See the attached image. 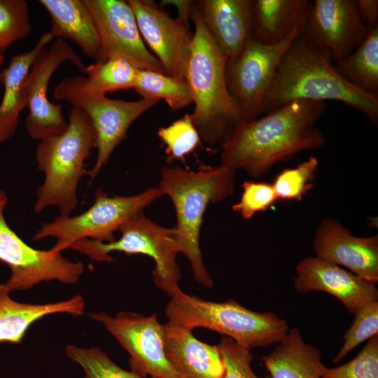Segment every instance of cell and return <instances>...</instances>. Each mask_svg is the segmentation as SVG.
Instances as JSON below:
<instances>
[{
  "instance_id": "4fadbf2b",
  "label": "cell",
  "mask_w": 378,
  "mask_h": 378,
  "mask_svg": "<svg viewBox=\"0 0 378 378\" xmlns=\"http://www.w3.org/2000/svg\"><path fill=\"white\" fill-rule=\"evenodd\" d=\"M89 316L101 323L128 352L132 371L145 377L181 378L166 358L163 325L156 314L146 316L120 312L115 316L102 312Z\"/></svg>"
},
{
  "instance_id": "d590c367",
  "label": "cell",
  "mask_w": 378,
  "mask_h": 378,
  "mask_svg": "<svg viewBox=\"0 0 378 378\" xmlns=\"http://www.w3.org/2000/svg\"><path fill=\"white\" fill-rule=\"evenodd\" d=\"M218 347L224 365L223 378H260L251 366L253 359L251 350L226 336H222Z\"/></svg>"
},
{
  "instance_id": "cb8c5ba5",
  "label": "cell",
  "mask_w": 378,
  "mask_h": 378,
  "mask_svg": "<svg viewBox=\"0 0 378 378\" xmlns=\"http://www.w3.org/2000/svg\"><path fill=\"white\" fill-rule=\"evenodd\" d=\"M85 302L76 295L56 303L31 304L13 300L4 284H0V342L20 344L29 327L36 321L52 314L68 313L80 316Z\"/></svg>"
},
{
  "instance_id": "5bb4252c",
  "label": "cell",
  "mask_w": 378,
  "mask_h": 378,
  "mask_svg": "<svg viewBox=\"0 0 378 378\" xmlns=\"http://www.w3.org/2000/svg\"><path fill=\"white\" fill-rule=\"evenodd\" d=\"M83 1L98 31L102 60L119 57L139 70L166 74L160 62L145 45L134 12L127 1Z\"/></svg>"
},
{
  "instance_id": "8fae6325",
  "label": "cell",
  "mask_w": 378,
  "mask_h": 378,
  "mask_svg": "<svg viewBox=\"0 0 378 378\" xmlns=\"http://www.w3.org/2000/svg\"><path fill=\"white\" fill-rule=\"evenodd\" d=\"M307 15L278 43L268 45L251 37L236 60L227 63L228 89L238 103L244 121L261 115L267 90L289 46L303 31Z\"/></svg>"
},
{
  "instance_id": "f546056e",
  "label": "cell",
  "mask_w": 378,
  "mask_h": 378,
  "mask_svg": "<svg viewBox=\"0 0 378 378\" xmlns=\"http://www.w3.org/2000/svg\"><path fill=\"white\" fill-rule=\"evenodd\" d=\"M318 167L317 158L310 156L296 167L282 170L272 183L278 200H302L313 187Z\"/></svg>"
},
{
  "instance_id": "8d00e7d4",
  "label": "cell",
  "mask_w": 378,
  "mask_h": 378,
  "mask_svg": "<svg viewBox=\"0 0 378 378\" xmlns=\"http://www.w3.org/2000/svg\"><path fill=\"white\" fill-rule=\"evenodd\" d=\"M358 15L369 29L378 26V1L356 0Z\"/></svg>"
},
{
  "instance_id": "ffe728a7",
  "label": "cell",
  "mask_w": 378,
  "mask_h": 378,
  "mask_svg": "<svg viewBox=\"0 0 378 378\" xmlns=\"http://www.w3.org/2000/svg\"><path fill=\"white\" fill-rule=\"evenodd\" d=\"M199 5L203 20L227 63L234 62L253 36L252 1L203 0Z\"/></svg>"
},
{
  "instance_id": "ac0fdd59",
  "label": "cell",
  "mask_w": 378,
  "mask_h": 378,
  "mask_svg": "<svg viewBox=\"0 0 378 378\" xmlns=\"http://www.w3.org/2000/svg\"><path fill=\"white\" fill-rule=\"evenodd\" d=\"M295 273L294 286L298 292L328 293L354 315L368 303L378 300L376 284L317 256L302 259L296 266Z\"/></svg>"
},
{
  "instance_id": "2e32d148",
  "label": "cell",
  "mask_w": 378,
  "mask_h": 378,
  "mask_svg": "<svg viewBox=\"0 0 378 378\" xmlns=\"http://www.w3.org/2000/svg\"><path fill=\"white\" fill-rule=\"evenodd\" d=\"M136 18L142 39L167 74L185 80L192 36L188 22L174 19L151 1H127Z\"/></svg>"
},
{
  "instance_id": "e575fe53",
  "label": "cell",
  "mask_w": 378,
  "mask_h": 378,
  "mask_svg": "<svg viewBox=\"0 0 378 378\" xmlns=\"http://www.w3.org/2000/svg\"><path fill=\"white\" fill-rule=\"evenodd\" d=\"M242 188L241 199L233 204L232 209L246 220L258 212L266 211L278 200L272 184L246 181Z\"/></svg>"
},
{
  "instance_id": "4dcf8cb0",
  "label": "cell",
  "mask_w": 378,
  "mask_h": 378,
  "mask_svg": "<svg viewBox=\"0 0 378 378\" xmlns=\"http://www.w3.org/2000/svg\"><path fill=\"white\" fill-rule=\"evenodd\" d=\"M31 30L25 0H0V55L13 43L27 37Z\"/></svg>"
},
{
  "instance_id": "d6a6232c",
  "label": "cell",
  "mask_w": 378,
  "mask_h": 378,
  "mask_svg": "<svg viewBox=\"0 0 378 378\" xmlns=\"http://www.w3.org/2000/svg\"><path fill=\"white\" fill-rule=\"evenodd\" d=\"M354 316L351 326L343 337L344 344L332 359L334 363H339L352 349L378 333V300L368 303Z\"/></svg>"
},
{
  "instance_id": "5b68a950",
  "label": "cell",
  "mask_w": 378,
  "mask_h": 378,
  "mask_svg": "<svg viewBox=\"0 0 378 378\" xmlns=\"http://www.w3.org/2000/svg\"><path fill=\"white\" fill-rule=\"evenodd\" d=\"M67 121L62 133L43 139L36 147L37 167L45 178L36 191V213L56 206L59 216L65 217L78 206V185L88 174L85 161L95 148L96 134L88 116L78 108L71 107Z\"/></svg>"
},
{
  "instance_id": "74e56055",
  "label": "cell",
  "mask_w": 378,
  "mask_h": 378,
  "mask_svg": "<svg viewBox=\"0 0 378 378\" xmlns=\"http://www.w3.org/2000/svg\"><path fill=\"white\" fill-rule=\"evenodd\" d=\"M162 4L164 5H173L176 8L178 18L188 22V20L191 15L192 10V3L190 1H162Z\"/></svg>"
},
{
  "instance_id": "7c38bea8",
  "label": "cell",
  "mask_w": 378,
  "mask_h": 378,
  "mask_svg": "<svg viewBox=\"0 0 378 378\" xmlns=\"http://www.w3.org/2000/svg\"><path fill=\"white\" fill-rule=\"evenodd\" d=\"M64 62H69L84 73L86 66L80 57L64 40L56 38L49 48H43L35 58L24 83L25 120L27 133L34 140L62 133L68 121L61 104L50 102L48 89L51 77Z\"/></svg>"
},
{
  "instance_id": "d4e9b609",
  "label": "cell",
  "mask_w": 378,
  "mask_h": 378,
  "mask_svg": "<svg viewBox=\"0 0 378 378\" xmlns=\"http://www.w3.org/2000/svg\"><path fill=\"white\" fill-rule=\"evenodd\" d=\"M309 0H254L253 37L272 45L285 39L309 13Z\"/></svg>"
},
{
  "instance_id": "9c48e42d",
  "label": "cell",
  "mask_w": 378,
  "mask_h": 378,
  "mask_svg": "<svg viewBox=\"0 0 378 378\" xmlns=\"http://www.w3.org/2000/svg\"><path fill=\"white\" fill-rule=\"evenodd\" d=\"M56 100L66 101L90 118L96 134L97 158L88 171L94 179L108 162L115 148L126 138L132 124L159 101L141 99L123 101L108 98L90 89L84 76H65L55 88Z\"/></svg>"
},
{
  "instance_id": "f35d334b",
  "label": "cell",
  "mask_w": 378,
  "mask_h": 378,
  "mask_svg": "<svg viewBox=\"0 0 378 378\" xmlns=\"http://www.w3.org/2000/svg\"><path fill=\"white\" fill-rule=\"evenodd\" d=\"M3 62H4V56L0 55V66L3 64ZM0 83H1V80H0Z\"/></svg>"
},
{
  "instance_id": "d6986e66",
  "label": "cell",
  "mask_w": 378,
  "mask_h": 378,
  "mask_svg": "<svg viewBox=\"0 0 378 378\" xmlns=\"http://www.w3.org/2000/svg\"><path fill=\"white\" fill-rule=\"evenodd\" d=\"M166 358L181 378H223L218 345L201 342L191 331L168 321L163 324Z\"/></svg>"
},
{
  "instance_id": "4316f807",
  "label": "cell",
  "mask_w": 378,
  "mask_h": 378,
  "mask_svg": "<svg viewBox=\"0 0 378 378\" xmlns=\"http://www.w3.org/2000/svg\"><path fill=\"white\" fill-rule=\"evenodd\" d=\"M133 89L142 99H163L174 111L192 103L186 80L150 70H139Z\"/></svg>"
},
{
  "instance_id": "30bf717a",
  "label": "cell",
  "mask_w": 378,
  "mask_h": 378,
  "mask_svg": "<svg viewBox=\"0 0 378 378\" xmlns=\"http://www.w3.org/2000/svg\"><path fill=\"white\" fill-rule=\"evenodd\" d=\"M8 202L0 189V261L10 269L11 274L4 284L10 293L24 290L42 282L57 280L74 284L84 272L80 262L65 258L61 252L36 249L25 243L7 223L4 212Z\"/></svg>"
},
{
  "instance_id": "6da1fadb",
  "label": "cell",
  "mask_w": 378,
  "mask_h": 378,
  "mask_svg": "<svg viewBox=\"0 0 378 378\" xmlns=\"http://www.w3.org/2000/svg\"><path fill=\"white\" fill-rule=\"evenodd\" d=\"M325 102L298 99L253 120L243 121L220 146V164L258 178L274 164L326 143L316 127Z\"/></svg>"
},
{
  "instance_id": "603a6c76",
  "label": "cell",
  "mask_w": 378,
  "mask_h": 378,
  "mask_svg": "<svg viewBox=\"0 0 378 378\" xmlns=\"http://www.w3.org/2000/svg\"><path fill=\"white\" fill-rule=\"evenodd\" d=\"M261 359L270 378H322L327 368L321 351L304 341L298 327L289 330Z\"/></svg>"
},
{
  "instance_id": "1f68e13d",
  "label": "cell",
  "mask_w": 378,
  "mask_h": 378,
  "mask_svg": "<svg viewBox=\"0 0 378 378\" xmlns=\"http://www.w3.org/2000/svg\"><path fill=\"white\" fill-rule=\"evenodd\" d=\"M158 134L166 146L165 152L170 160H183L197 148L201 139L191 114L160 128Z\"/></svg>"
},
{
  "instance_id": "7a4b0ae2",
  "label": "cell",
  "mask_w": 378,
  "mask_h": 378,
  "mask_svg": "<svg viewBox=\"0 0 378 378\" xmlns=\"http://www.w3.org/2000/svg\"><path fill=\"white\" fill-rule=\"evenodd\" d=\"M302 31L279 64L263 99L261 115L295 100H332L360 111L377 125L378 98L345 80L335 70L328 54Z\"/></svg>"
},
{
  "instance_id": "3957f363",
  "label": "cell",
  "mask_w": 378,
  "mask_h": 378,
  "mask_svg": "<svg viewBox=\"0 0 378 378\" xmlns=\"http://www.w3.org/2000/svg\"><path fill=\"white\" fill-rule=\"evenodd\" d=\"M195 33L190 47L185 80L195 107L191 114L206 143L220 146L244 121L227 81V59L216 43L199 8H192Z\"/></svg>"
},
{
  "instance_id": "484cf974",
  "label": "cell",
  "mask_w": 378,
  "mask_h": 378,
  "mask_svg": "<svg viewBox=\"0 0 378 378\" xmlns=\"http://www.w3.org/2000/svg\"><path fill=\"white\" fill-rule=\"evenodd\" d=\"M333 66L351 85L378 98V26L370 29L353 52L334 62Z\"/></svg>"
},
{
  "instance_id": "83f0119b",
  "label": "cell",
  "mask_w": 378,
  "mask_h": 378,
  "mask_svg": "<svg viewBox=\"0 0 378 378\" xmlns=\"http://www.w3.org/2000/svg\"><path fill=\"white\" fill-rule=\"evenodd\" d=\"M139 70L123 58L111 57L87 66L84 79L90 89L106 94L133 88Z\"/></svg>"
},
{
  "instance_id": "277c9868",
  "label": "cell",
  "mask_w": 378,
  "mask_h": 378,
  "mask_svg": "<svg viewBox=\"0 0 378 378\" xmlns=\"http://www.w3.org/2000/svg\"><path fill=\"white\" fill-rule=\"evenodd\" d=\"M236 171L220 164L197 171L164 167L160 171L159 188L172 202L176 218L174 226L180 253L188 260L195 281L211 288L200 246L204 214L210 204L218 203L233 194Z\"/></svg>"
},
{
  "instance_id": "f1b7e54d",
  "label": "cell",
  "mask_w": 378,
  "mask_h": 378,
  "mask_svg": "<svg viewBox=\"0 0 378 378\" xmlns=\"http://www.w3.org/2000/svg\"><path fill=\"white\" fill-rule=\"evenodd\" d=\"M66 353L83 368L84 378H146L120 368L98 347L83 349L69 345Z\"/></svg>"
},
{
  "instance_id": "44dd1931",
  "label": "cell",
  "mask_w": 378,
  "mask_h": 378,
  "mask_svg": "<svg viewBox=\"0 0 378 378\" xmlns=\"http://www.w3.org/2000/svg\"><path fill=\"white\" fill-rule=\"evenodd\" d=\"M50 18L49 33L53 38L69 40L95 62L102 59L98 31L83 0H39Z\"/></svg>"
},
{
  "instance_id": "836d02e7",
  "label": "cell",
  "mask_w": 378,
  "mask_h": 378,
  "mask_svg": "<svg viewBox=\"0 0 378 378\" xmlns=\"http://www.w3.org/2000/svg\"><path fill=\"white\" fill-rule=\"evenodd\" d=\"M322 378H378V335L369 339L348 363L336 368L327 367Z\"/></svg>"
},
{
  "instance_id": "52a82bcc",
  "label": "cell",
  "mask_w": 378,
  "mask_h": 378,
  "mask_svg": "<svg viewBox=\"0 0 378 378\" xmlns=\"http://www.w3.org/2000/svg\"><path fill=\"white\" fill-rule=\"evenodd\" d=\"M118 231L120 238L113 241L84 239L74 244L71 248L99 262L114 260L109 255L113 251L148 255L155 262L153 271L155 285L170 298L182 291L178 286L181 269L176 261L180 248L174 227L160 226L141 212L126 222Z\"/></svg>"
},
{
  "instance_id": "e0dca14e",
  "label": "cell",
  "mask_w": 378,
  "mask_h": 378,
  "mask_svg": "<svg viewBox=\"0 0 378 378\" xmlns=\"http://www.w3.org/2000/svg\"><path fill=\"white\" fill-rule=\"evenodd\" d=\"M312 246L316 256L345 267L370 283L378 281V234L354 236L337 219L326 217L315 231Z\"/></svg>"
},
{
  "instance_id": "ba28073f",
  "label": "cell",
  "mask_w": 378,
  "mask_h": 378,
  "mask_svg": "<svg viewBox=\"0 0 378 378\" xmlns=\"http://www.w3.org/2000/svg\"><path fill=\"white\" fill-rule=\"evenodd\" d=\"M163 195L158 187L129 196L109 195L99 188L94 203L86 211L74 216H57L51 222L43 223L33 240L55 238L51 249L56 252L71 248L84 239L113 241L115 231Z\"/></svg>"
},
{
  "instance_id": "9a60e30c",
  "label": "cell",
  "mask_w": 378,
  "mask_h": 378,
  "mask_svg": "<svg viewBox=\"0 0 378 378\" xmlns=\"http://www.w3.org/2000/svg\"><path fill=\"white\" fill-rule=\"evenodd\" d=\"M369 31L360 18L356 0H314L302 32L334 62L353 52Z\"/></svg>"
},
{
  "instance_id": "7402d4cb",
  "label": "cell",
  "mask_w": 378,
  "mask_h": 378,
  "mask_svg": "<svg viewBox=\"0 0 378 378\" xmlns=\"http://www.w3.org/2000/svg\"><path fill=\"white\" fill-rule=\"evenodd\" d=\"M53 38L49 31L44 32L31 50L14 55L8 66L0 71V80L4 88L0 103V143L14 135L20 115L26 108V78L37 55Z\"/></svg>"
},
{
  "instance_id": "8992f818",
  "label": "cell",
  "mask_w": 378,
  "mask_h": 378,
  "mask_svg": "<svg viewBox=\"0 0 378 378\" xmlns=\"http://www.w3.org/2000/svg\"><path fill=\"white\" fill-rule=\"evenodd\" d=\"M165 315L168 321L187 330L216 331L250 350L279 343L289 330L286 321L274 312H254L233 299L206 301L183 291L170 298Z\"/></svg>"
}]
</instances>
